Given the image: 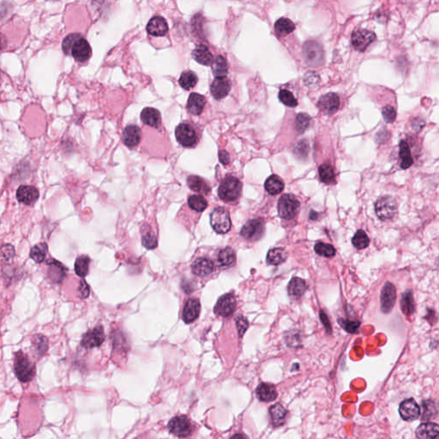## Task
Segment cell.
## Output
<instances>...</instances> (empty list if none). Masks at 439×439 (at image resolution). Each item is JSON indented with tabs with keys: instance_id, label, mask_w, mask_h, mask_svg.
Instances as JSON below:
<instances>
[{
	"instance_id": "74e56055",
	"label": "cell",
	"mask_w": 439,
	"mask_h": 439,
	"mask_svg": "<svg viewBox=\"0 0 439 439\" xmlns=\"http://www.w3.org/2000/svg\"><path fill=\"white\" fill-rule=\"evenodd\" d=\"M287 252L283 248H275V249L270 250L268 253V264L278 265V264H282L283 262H285V260L287 259Z\"/></svg>"
},
{
	"instance_id": "9f6ffc18",
	"label": "cell",
	"mask_w": 439,
	"mask_h": 439,
	"mask_svg": "<svg viewBox=\"0 0 439 439\" xmlns=\"http://www.w3.org/2000/svg\"><path fill=\"white\" fill-rule=\"evenodd\" d=\"M425 320L429 322L430 325H433L437 322V316L435 310L432 309H427V314L425 317Z\"/></svg>"
},
{
	"instance_id": "ab89813d",
	"label": "cell",
	"mask_w": 439,
	"mask_h": 439,
	"mask_svg": "<svg viewBox=\"0 0 439 439\" xmlns=\"http://www.w3.org/2000/svg\"><path fill=\"white\" fill-rule=\"evenodd\" d=\"M275 28H276V33L279 35L283 36V35H287L290 33H292L295 29V25L288 18H281L276 22Z\"/></svg>"
},
{
	"instance_id": "ee69618b",
	"label": "cell",
	"mask_w": 439,
	"mask_h": 439,
	"mask_svg": "<svg viewBox=\"0 0 439 439\" xmlns=\"http://www.w3.org/2000/svg\"><path fill=\"white\" fill-rule=\"evenodd\" d=\"M319 177L325 184H332L335 182V172L333 168L328 164H324L319 168Z\"/></svg>"
},
{
	"instance_id": "f546056e",
	"label": "cell",
	"mask_w": 439,
	"mask_h": 439,
	"mask_svg": "<svg viewBox=\"0 0 439 439\" xmlns=\"http://www.w3.org/2000/svg\"><path fill=\"white\" fill-rule=\"evenodd\" d=\"M306 290V283L303 279L295 277L291 280L288 284V293L293 299L300 298Z\"/></svg>"
},
{
	"instance_id": "bcb514c9",
	"label": "cell",
	"mask_w": 439,
	"mask_h": 439,
	"mask_svg": "<svg viewBox=\"0 0 439 439\" xmlns=\"http://www.w3.org/2000/svg\"><path fill=\"white\" fill-rule=\"evenodd\" d=\"M32 346H33L35 353L39 355H42L43 353H46L47 348H48L47 339L45 336L37 335V336H35V338L33 339Z\"/></svg>"
},
{
	"instance_id": "f5cc1de1",
	"label": "cell",
	"mask_w": 439,
	"mask_h": 439,
	"mask_svg": "<svg viewBox=\"0 0 439 439\" xmlns=\"http://www.w3.org/2000/svg\"><path fill=\"white\" fill-rule=\"evenodd\" d=\"M341 325L342 327L344 328V330L348 332V333L354 334L358 332L360 323L358 321H349V320H342L341 321Z\"/></svg>"
},
{
	"instance_id": "f35d334b",
	"label": "cell",
	"mask_w": 439,
	"mask_h": 439,
	"mask_svg": "<svg viewBox=\"0 0 439 439\" xmlns=\"http://www.w3.org/2000/svg\"><path fill=\"white\" fill-rule=\"evenodd\" d=\"M142 242H143L144 246L146 247L147 249H150V250H153L157 246V244H158L157 238H156V236L153 232L152 229H150V226H149V229H147V225H144Z\"/></svg>"
},
{
	"instance_id": "e0dca14e",
	"label": "cell",
	"mask_w": 439,
	"mask_h": 439,
	"mask_svg": "<svg viewBox=\"0 0 439 439\" xmlns=\"http://www.w3.org/2000/svg\"><path fill=\"white\" fill-rule=\"evenodd\" d=\"M304 57L310 65L319 66V64H321L323 59V51L319 44L314 41H309L307 43L304 44Z\"/></svg>"
},
{
	"instance_id": "8fae6325",
	"label": "cell",
	"mask_w": 439,
	"mask_h": 439,
	"mask_svg": "<svg viewBox=\"0 0 439 439\" xmlns=\"http://www.w3.org/2000/svg\"><path fill=\"white\" fill-rule=\"evenodd\" d=\"M105 341V333L103 327L99 325L84 334L81 342V345L85 348H93L100 347Z\"/></svg>"
},
{
	"instance_id": "cb8c5ba5",
	"label": "cell",
	"mask_w": 439,
	"mask_h": 439,
	"mask_svg": "<svg viewBox=\"0 0 439 439\" xmlns=\"http://www.w3.org/2000/svg\"><path fill=\"white\" fill-rule=\"evenodd\" d=\"M192 270H193V274L196 276L204 277V276H209L213 272L214 264L209 259L200 258V259H196L194 261L193 266H192Z\"/></svg>"
},
{
	"instance_id": "83f0119b",
	"label": "cell",
	"mask_w": 439,
	"mask_h": 439,
	"mask_svg": "<svg viewBox=\"0 0 439 439\" xmlns=\"http://www.w3.org/2000/svg\"><path fill=\"white\" fill-rule=\"evenodd\" d=\"M193 57L197 62L204 66H210L214 62L213 55L208 47L204 45H199L193 50Z\"/></svg>"
},
{
	"instance_id": "ac0fdd59",
	"label": "cell",
	"mask_w": 439,
	"mask_h": 439,
	"mask_svg": "<svg viewBox=\"0 0 439 439\" xmlns=\"http://www.w3.org/2000/svg\"><path fill=\"white\" fill-rule=\"evenodd\" d=\"M340 106V99L338 95L334 93H329L327 95H323L319 101V107L321 111L332 114L339 109Z\"/></svg>"
},
{
	"instance_id": "44dd1931",
	"label": "cell",
	"mask_w": 439,
	"mask_h": 439,
	"mask_svg": "<svg viewBox=\"0 0 439 439\" xmlns=\"http://www.w3.org/2000/svg\"><path fill=\"white\" fill-rule=\"evenodd\" d=\"M418 439H439V425L432 422H427L417 428Z\"/></svg>"
},
{
	"instance_id": "e575fe53",
	"label": "cell",
	"mask_w": 439,
	"mask_h": 439,
	"mask_svg": "<svg viewBox=\"0 0 439 439\" xmlns=\"http://www.w3.org/2000/svg\"><path fill=\"white\" fill-rule=\"evenodd\" d=\"M265 189L271 195H277L284 189V183L278 176H270L265 182Z\"/></svg>"
},
{
	"instance_id": "7c38bea8",
	"label": "cell",
	"mask_w": 439,
	"mask_h": 439,
	"mask_svg": "<svg viewBox=\"0 0 439 439\" xmlns=\"http://www.w3.org/2000/svg\"><path fill=\"white\" fill-rule=\"evenodd\" d=\"M264 233V222L259 219H255V220L248 221L246 224L242 227L241 230V235L244 238H246L248 240H252V241H256V240L259 239L263 236Z\"/></svg>"
},
{
	"instance_id": "836d02e7",
	"label": "cell",
	"mask_w": 439,
	"mask_h": 439,
	"mask_svg": "<svg viewBox=\"0 0 439 439\" xmlns=\"http://www.w3.org/2000/svg\"><path fill=\"white\" fill-rule=\"evenodd\" d=\"M399 155L402 169H408L413 165V160L411 155L410 148L405 141H402L400 143Z\"/></svg>"
},
{
	"instance_id": "8d00e7d4",
	"label": "cell",
	"mask_w": 439,
	"mask_h": 439,
	"mask_svg": "<svg viewBox=\"0 0 439 439\" xmlns=\"http://www.w3.org/2000/svg\"><path fill=\"white\" fill-rule=\"evenodd\" d=\"M198 81V77L194 72L186 71L181 74L180 78L178 79V84L185 90H190L196 86Z\"/></svg>"
},
{
	"instance_id": "91938a15",
	"label": "cell",
	"mask_w": 439,
	"mask_h": 439,
	"mask_svg": "<svg viewBox=\"0 0 439 439\" xmlns=\"http://www.w3.org/2000/svg\"><path fill=\"white\" fill-rule=\"evenodd\" d=\"M320 317H321L322 321L324 322V324H325V328H326L327 330H330V331H331V327H330V322L328 320L327 316L325 315L324 311H321V313H320Z\"/></svg>"
},
{
	"instance_id": "30bf717a",
	"label": "cell",
	"mask_w": 439,
	"mask_h": 439,
	"mask_svg": "<svg viewBox=\"0 0 439 439\" xmlns=\"http://www.w3.org/2000/svg\"><path fill=\"white\" fill-rule=\"evenodd\" d=\"M376 40L373 32L366 29H357L352 35V44L353 47L359 52H364L370 43Z\"/></svg>"
},
{
	"instance_id": "9c48e42d",
	"label": "cell",
	"mask_w": 439,
	"mask_h": 439,
	"mask_svg": "<svg viewBox=\"0 0 439 439\" xmlns=\"http://www.w3.org/2000/svg\"><path fill=\"white\" fill-rule=\"evenodd\" d=\"M381 310L385 314L391 313L396 302V289L393 283L386 282L381 292Z\"/></svg>"
},
{
	"instance_id": "4316f807",
	"label": "cell",
	"mask_w": 439,
	"mask_h": 439,
	"mask_svg": "<svg viewBox=\"0 0 439 439\" xmlns=\"http://www.w3.org/2000/svg\"><path fill=\"white\" fill-rule=\"evenodd\" d=\"M206 103V100L203 95L193 93L190 95L187 103V109L193 115L201 114Z\"/></svg>"
},
{
	"instance_id": "d590c367",
	"label": "cell",
	"mask_w": 439,
	"mask_h": 439,
	"mask_svg": "<svg viewBox=\"0 0 439 439\" xmlns=\"http://www.w3.org/2000/svg\"><path fill=\"white\" fill-rule=\"evenodd\" d=\"M212 72L215 78H226L227 74V61L222 56H217L211 65Z\"/></svg>"
},
{
	"instance_id": "7dc6e473",
	"label": "cell",
	"mask_w": 439,
	"mask_h": 439,
	"mask_svg": "<svg viewBox=\"0 0 439 439\" xmlns=\"http://www.w3.org/2000/svg\"><path fill=\"white\" fill-rule=\"evenodd\" d=\"M315 252L319 255L326 257V258H332L336 254V250L331 244H325L322 242L317 243L315 245Z\"/></svg>"
},
{
	"instance_id": "484cf974",
	"label": "cell",
	"mask_w": 439,
	"mask_h": 439,
	"mask_svg": "<svg viewBox=\"0 0 439 439\" xmlns=\"http://www.w3.org/2000/svg\"><path fill=\"white\" fill-rule=\"evenodd\" d=\"M277 395L278 394L276 387L269 383H262L257 388V396L262 402H270L275 401Z\"/></svg>"
},
{
	"instance_id": "11a10c76",
	"label": "cell",
	"mask_w": 439,
	"mask_h": 439,
	"mask_svg": "<svg viewBox=\"0 0 439 439\" xmlns=\"http://www.w3.org/2000/svg\"><path fill=\"white\" fill-rule=\"evenodd\" d=\"M79 293L82 299H87L89 295V287L84 281H81Z\"/></svg>"
},
{
	"instance_id": "5bb4252c",
	"label": "cell",
	"mask_w": 439,
	"mask_h": 439,
	"mask_svg": "<svg viewBox=\"0 0 439 439\" xmlns=\"http://www.w3.org/2000/svg\"><path fill=\"white\" fill-rule=\"evenodd\" d=\"M400 415L406 421H413L418 419L420 414L419 405L414 400H405L400 405Z\"/></svg>"
},
{
	"instance_id": "db71d44e",
	"label": "cell",
	"mask_w": 439,
	"mask_h": 439,
	"mask_svg": "<svg viewBox=\"0 0 439 439\" xmlns=\"http://www.w3.org/2000/svg\"><path fill=\"white\" fill-rule=\"evenodd\" d=\"M236 325H237V329H238L239 336L241 337L245 333L247 329H248V326H249L248 321H247V319L244 318V317L239 316L236 319Z\"/></svg>"
},
{
	"instance_id": "f6af8a7d",
	"label": "cell",
	"mask_w": 439,
	"mask_h": 439,
	"mask_svg": "<svg viewBox=\"0 0 439 439\" xmlns=\"http://www.w3.org/2000/svg\"><path fill=\"white\" fill-rule=\"evenodd\" d=\"M188 204H189L191 209H193L198 212H203L208 207L206 199L204 197L199 195L191 196L188 199Z\"/></svg>"
},
{
	"instance_id": "ba28073f",
	"label": "cell",
	"mask_w": 439,
	"mask_h": 439,
	"mask_svg": "<svg viewBox=\"0 0 439 439\" xmlns=\"http://www.w3.org/2000/svg\"><path fill=\"white\" fill-rule=\"evenodd\" d=\"M170 432L178 437H186L193 431V425L190 419L184 415L172 418L168 423Z\"/></svg>"
},
{
	"instance_id": "680465c9",
	"label": "cell",
	"mask_w": 439,
	"mask_h": 439,
	"mask_svg": "<svg viewBox=\"0 0 439 439\" xmlns=\"http://www.w3.org/2000/svg\"><path fill=\"white\" fill-rule=\"evenodd\" d=\"M219 158H220V161L223 165H227V164L229 163L230 156L226 150H221L220 151V153H219Z\"/></svg>"
},
{
	"instance_id": "4fadbf2b",
	"label": "cell",
	"mask_w": 439,
	"mask_h": 439,
	"mask_svg": "<svg viewBox=\"0 0 439 439\" xmlns=\"http://www.w3.org/2000/svg\"><path fill=\"white\" fill-rule=\"evenodd\" d=\"M236 310V299L233 294H226L219 299L215 305V311L219 316L227 318Z\"/></svg>"
},
{
	"instance_id": "4dcf8cb0",
	"label": "cell",
	"mask_w": 439,
	"mask_h": 439,
	"mask_svg": "<svg viewBox=\"0 0 439 439\" xmlns=\"http://www.w3.org/2000/svg\"><path fill=\"white\" fill-rule=\"evenodd\" d=\"M401 309L404 315L411 316L415 310V302L413 298V293L411 290L405 292L401 299Z\"/></svg>"
},
{
	"instance_id": "7a4b0ae2",
	"label": "cell",
	"mask_w": 439,
	"mask_h": 439,
	"mask_svg": "<svg viewBox=\"0 0 439 439\" xmlns=\"http://www.w3.org/2000/svg\"><path fill=\"white\" fill-rule=\"evenodd\" d=\"M14 369L16 375L21 382H29L35 376V365L22 351H19L15 355Z\"/></svg>"
},
{
	"instance_id": "6da1fadb",
	"label": "cell",
	"mask_w": 439,
	"mask_h": 439,
	"mask_svg": "<svg viewBox=\"0 0 439 439\" xmlns=\"http://www.w3.org/2000/svg\"><path fill=\"white\" fill-rule=\"evenodd\" d=\"M62 48L66 54L72 55L78 62H86L92 54V49L80 34H71L63 40Z\"/></svg>"
},
{
	"instance_id": "8992f818",
	"label": "cell",
	"mask_w": 439,
	"mask_h": 439,
	"mask_svg": "<svg viewBox=\"0 0 439 439\" xmlns=\"http://www.w3.org/2000/svg\"><path fill=\"white\" fill-rule=\"evenodd\" d=\"M176 138L182 146L193 147L198 144V132L193 124L184 122L178 124L175 131Z\"/></svg>"
},
{
	"instance_id": "f1b7e54d",
	"label": "cell",
	"mask_w": 439,
	"mask_h": 439,
	"mask_svg": "<svg viewBox=\"0 0 439 439\" xmlns=\"http://www.w3.org/2000/svg\"><path fill=\"white\" fill-rule=\"evenodd\" d=\"M287 411L281 404L273 405L270 408V420L274 426H281L283 425L287 417Z\"/></svg>"
},
{
	"instance_id": "f907efd6",
	"label": "cell",
	"mask_w": 439,
	"mask_h": 439,
	"mask_svg": "<svg viewBox=\"0 0 439 439\" xmlns=\"http://www.w3.org/2000/svg\"><path fill=\"white\" fill-rule=\"evenodd\" d=\"M279 99L282 103L285 104L286 106L294 107L298 105L297 100L293 96L292 93L289 92L287 89L281 90V92L279 93Z\"/></svg>"
},
{
	"instance_id": "94428289",
	"label": "cell",
	"mask_w": 439,
	"mask_h": 439,
	"mask_svg": "<svg viewBox=\"0 0 439 439\" xmlns=\"http://www.w3.org/2000/svg\"><path fill=\"white\" fill-rule=\"evenodd\" d=\"M230 439H248L247 438V436L244 434L238 433L235 434V435H233L232 437Z\"/></svg>"
},
{
	"instance_id": "603a6c76",
	"label": "cell",
	"mask_w": 439,
	"mask_h": 439,
	"mask_svg": "<svg viewBox=\"0 0 439 439\" xmlns=\"http://www.w3.org/2000/svg\"><path fill=\"white\" fill-rule=\"evenodd\" d=\"M141 119L143 121V123L149 127H154V128H159L161 127V112L153 107L144 108L141 113Z\"/></svg>"
},
{
	"instance_id": "ffe728a7",
	"label": "cell",
	"mask_w": 439,
	"mask_h": 439,
	"mask_svg": "<svg viewBox=\"0 0 439 439\" xmlns=\"http://www.w3.org/2000/svg\"><path fill=\"white\" fill-rule=\"evenodd\" d=\"M142 132L139 127L131 124L126 127L123 132V142L126 146L134 148L140 143Z\"/></svg>"
},
{
	"instance_id": "681fc988",
	"label": "cell",
	"mask_w": 439,
	"mask_h": 439,
	"mask_svg": "<svg viewBox=\"0 0 439 439\" xmlns=\"http://www.w3.org/2000/svg\"><path fill=\"white\" fill-rule=\"evenodd\" d=\"M310 118L309 115L305 113H299L296 117V131L299 133H303V132L307 129L310 123Z\"/></svg>"
},
{
	"instance_id": "d4e9b609",
	"label": "cell",
	"mask_w": 439,
	"mask_h": 439,
	"mask_svg": "<svg viewBox=\"0 0 439 439\" xmlns=\"http://www.w3.org/2000/svg\"><path fill=\"white\" fill-rule=\"evenodd\" d=\"M46 264L48 266V278L54 283H59L66 276L67 271L66 268L63 264L55 260L47 261Z\"/></svg>"
},
{
	"instance_id": "7bdbcfd3",
	"label": "cell",
	"mask_w": 439,
	"mask_h": 439,
	"mask_svg": "<svg viewBox=\"0 0 439 439\" xmlns=\"http://www.w3.org/2000/svg\"><path fill=\"white\" fill-rule=\"evenodd\" d=\"M353 246L358 250H363L370 244V239L363 230H358L352 239Z\"/></svg>"
},
{
	"instance_id": "d6986e66",
	"label": "cell",
	"mask_w": 439,
	"mask_h": 439,
	"mask_svg": "<svg viewBox=\"0 0 439 439\" xmlns=\"http://www.w3.org/2000/svg\"><path fill=\"white\" fill-rule=\"evenodd\" d=\"M18 201L26 205H32L39 198V191L35 187L30 185H21L17 192Z\"/></svg>"
},
{
	"instance_id": "3957f363",
	"label": "cell",
	"mask_w": 439,
	"mask_h": 439,
	"mask_svg": "<svg viewBox=\"0 0 439 439\" xmlns=\"http://www.w3.org/2000/svg\"><path fill=\"white\" fill-rule=\"evenodd\" d=\"M242 184L238 178L227 177L222 181L219 187L218 194L221 200L225 202L235 201L241 193Z\"/></svg>"
},
{
	"instance_id": "6f0895ef",
	"label": "cell",
	"mask_w": 439,
	"mask_h": 439,
	"mask_svg": "<svg viewBox=\"0 0 439 439\" xmlns=\"http://www.w3.org/2000/svg\"><path fill=\"white\" fill-rule=\"evenodd\" d=\"M10 244H6L5 245L6 248V250H5V248L2 247V255H3L4 258H6V259H12V257L15 255V250L14 248L13 247H11V249H8L9 248Z\"/></svg>"
},
{
	"instance_id": "9a60e30c",
	"label": "cell",
	"mask_w": 439,
	"mask_h": 439,
	"mask_svg": "<svg viewBox=\"0 0 439 439\" xmlns=\"http://www.w3.org/2000/svg\"><path fill=\"white\" fill-rule=\"evenodd\" d=\"M231 86L232 84L227 78H215L210 87V91L215 99L221 100L228 95L231 90Z\"/></svg>"
},
{
	"instance_id": "816d5d0a",
	"label": "cell",
	"mask_w": 439,
	"mask_h": 439,
	"mask_svg": "<svg viewBox=\"0 0 439 439\" xmlns=\"http://www.w3.org/2000/svg\"><path fill=\"white\" fill-rule=\"evenodd\" d=\"M383 117L387 123H393L396 120V112L393 106H386L382 110Z\"/></svg>"
},
{
	"instance_id": "1f68e13d",
	"label": "cell",
	"mask_w": 439,
	"mask_h": 439,
	"mask_svg": "<svg viewBox=\"0 0 439 439\" xmlns=\"http://www.w3.org/2000/svg\"><path fill=\"white\" fill-rule=\"evenodd\" d=\"M187 183L190 188L196 193H203L204 195H207L210 192V187L207 184L206 181L198 176H190L187 178Z\"/></svg>"
},
{
	"instance_id": "c3c4849f",
	"label": "cell",
	"mask_w": 439,
	"mask_h": 439,
	"mask_svg": "<svg viewBox=\"0 0 439 439\" xmlns=\"http://www.w3.org/2000/svg\"><path fill=\"white\" fill-rule=\"evenodd\" d=\"M422 408H423L422 418L424 419H430L432 417L435 416L437 413L436 405L434 404V402H431V401H425V402H423Z\"/></svg>"
},
{
	"instance_id": "7402d4cb",
	"label": "cell",
	"mask_w": 439,
	"mask_h": 439,
	"mask_svg": "<svg viewBox=\"0 0 439 439\" xmlns=\"http://www.w3.org/2000/svg\"><path fill=\"white\" fill-rule=\"evenodd\" d=\"M201 310L200 302L197 299H191L186 302L183 311V319L186 324L195 321Z\"/></svg>"
},
{
	"instance_id": "277c9868",
	"label": "cell",
	"mask_w": 439,
	"mask_h": 439,
	"mask_svg": "<svg viewBox=\"0 0 439 439\" xmlns=\"http://www.w3.org/2000/svg\"><path fill=\"white\" fill-rule=\"evenodd\" d=\"M375 212L381 221H389L393 219L397 213V204L395 198L391 196H385L379 198L375 204Z\"/></svg>"
},
{
	"instance_id": "b9f144b4",
	"label": "cell",
	"mask_w": 439,
	"mask_h": 439,
	"mask_svg": "<svg viewBox=\"0 0 439 439\" xmlns=\"http://www.w3.org/2000/svg\"><path fill=\"white\" fill-rule=\"evenodd\" d=\"M89 262H90V259L87 256H80L76 260L75 271L76 274L78 276L84 278V277H85L88 275V273H89Z\"/></svg>"
},
{
	"instance_id": "60d3db41",
	"label": "cell",
	"mask_w": 439,
	"mask_h": 439,
	"mask_svg": "<svg viewBox=\"0 0 439 439\" xmlns=\"http://www.w3.org/2000/svg\"><path fill=\"white\" fill-rule=\"evenodd\" d=\"M48 247L45 243H40L33 247L30 252L31 258L36 264H41L46 259Z\"/></svg>"
},
{
	"instance_id": "52a82bcc",
	"label": "cell",
	"mask_w": 439,
	"mask_h": 439,
	"mask_svg": "<svg viewBox=\"0 0 439 439\" xmlns=\"http://www.w3.org/2000/svg\"><path fill=\"white\" fill-rule=\"evenodd\" d=\"M300 203L299 200L291 194L282 196L278 202V214L281 218H293L299 211Z\"/></svg>"
},
{
	"instance_id": "5b68a950",
	"label": "cell",
	"mask_w": 439,
	"mask_h": 439,
	"mask_svg": "<svg viewBox=\"0 0 439 439\" xmlns=\"http://www.w3.org/2000/svg\"><path fill=\"white\" fill-rule=\"evenodd\" d=\"M210 223L216 233L220 234L227 233L232 226L229 212L224 208H216L210 215Z\"/></svg>"
},
{
	"instance_id": "d6a6232c",
	"label": "cell",
	"mask_w": 439,
	"mask_h": 439,
	"mask_svg": "<svg viewBox=\"0 0 439 439\" xmlns=\"http://www.w3.org/2000/svg\"><path fill=\"white\" fill-rule=\"evenodd\" d=\"M235 253L231 248L220 250L217 256V264L220 267H229L235 263Z\"/></svg>"
},
{
	"instance_id": "2e32d148",
	"label": "cell",
	"mask_w": 439,
	"mask_h": 439,
	"mask_svg": "<svg viewBox=\"0 0 439 439\" xmlns=\"http://www.w3.org/2000/svg\"><path fill=\"white\" fill-rule=\"evenodd\" d=\"M147 31L153 36H164L168 32L167 21L161 16H155L147 25Z\"/></svg>"
}]
</instances>
